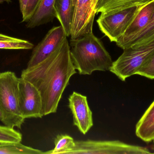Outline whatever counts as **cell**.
Segmentation results:
<instances>
[{
  "label": "cell",
  "instance_id": "cell-19",
  "mask_svg": "<svg viewBox=\"0 0 154 154\" xmlns=\"http://www.w3.org/2000/svg\"><path fill=\"white\" fill-rule=\"evenodd\" d=\"M22 135L14 128L0 125V144L17 143L22 142Z\"/></svg>",
  "mask_w": 154,
  "mask_h": 154
},
{
  "label": "cell",
  "instance_id": "cell-7",
  "mask_svg": "<svg viewBox=\"0 0 154 154\" xmlns=\"http://www.w3.org/2000/svg\"><path fill=\"white\" fill-rule=\"evenodd\" d=\"M98 0H74V13L71 25V39L92 33L96 6Z\"/></svg>",
  "mask_w": 154,
  "mask_h": 154
},
{
  "label": "cell",
  "instance_id": "cell-21",
  "mask_svg": "<svg viewBox=\"0 0 154 154\" xmlns=\"http://www.w3.org/2000/svg\"><path fill=\"white\" fill-rule=\"evenodd\" d=\"M136 75L154 79V53L143 64Z\"/></svg>",
  "mask_w": 154,
  "mask_h": 154
},
{
  "label": "cell",
  "instance_id": "cell-1",
  "mask_svg": "<svg viewBox=\"0 0 154 154\" xmlns=\"http://www.w3.org/2000/svg\"><path fill=\"white\" fill-rule=\"evenodd\" d=\"M76 70L66 38L47 58L22 71L21 77L34 85L40 93L43 116L57 112L63 92Z\"/></svg>",
  "mask_w": 154,
  "mask_h": 154
},
{
  "label": "cell",
  "instance_id": "cell-27",
  "mask_svg": "<svg viewBox=\"0 0 154 154\" xmlns=\"http://www.w3.org/2000/svg\"><path fill=\"white\" fill-rule=\"evenodd\" d=\"M152 150H153V151H154V144L152 146ZM153 153H154V152H153Z\"/></svg>",
  "mask_w": 154,
  "mask_h": 154
},
{
  "label": "cell",
  "instance_id": "cell-25",
  "mask_svg": "<svg viewBox=\"0 0 154 154\" xmlns=\"http://www.w3.org/2000/svg\"><path fill=\"white\" fill-rule=\"evenodd\" d=\"M10 3L11 2V0H0V4L5 2Z\"/></svg>",
  "mask_w": 154,
  "mask_h": 154
},
{
  "label": "cell",
  "instance_id": "cell-16",
  "mask_svg": "<svg viewBox=\"0 0 154 154\" xmlns=\"http://www.w3.org/2000/svg\"><path fill=\"white\" fill-rule=\"evenodd\" d=\"M33 48V44L28 41L0 33V49H31Z\"/></svg>",
  "mask_w": 154,
  "mask_h": 154
},
{
  "label": "cell",
  "instance_id": "cell-20",
  "mask_svg": "<svg viewBox=\"0 0 154 154\" xmlns=\"http://www.w3.org/2000/svg\"><path fill=\"white\" fill-rule=\"evenodd\" d=\"M154 29V13L148 25L143 29L129 42L126 49L130 47H136L141 44L147 35Z\"/></svg>",
  "mask_w": 154,
  "mask_h": 154
},
{
  "label": "cell",
  "instance_id": "cell-23",
  "mask_svg": "<svg viewBox=\"0 0 154 154\" xmlns=\"http://www.w3.org/2000/svg\"><path fill=\"white\" fill-rule=\"evenodd\" d=\"M154 39V29L151 32L149 33V34L147 35V37L145 38L144 40L142 42V43L141 44H139L138 46H141V45H143V44H145V43H147V42H149L151 41L152 40ZM133 48H136V47H133Z\"/></svg>",
  "mask_w": 154,
  "mask_h": 154
},
{
  "label": "cell",
  "instance_id": "cell-14",
  "mask_svg": "<svg viewBox=\"0 0 154 154\" xmlns=\"http://www.w3.org/2000/svg\"><path fill=\"white\" fill-rule=\"evenodd\" d=\"M74 9V0H56L55 10L56 18L60 22L67 37L70 36Z\"/></svg>",
  "mask_w": 154,
  "mask_h": 154
},
{
  "label": "cell",
  "instance_id": "cell-15",
  "mask_svg": "<svg viewBox=\"0 0 154 154\" xmlns=\"http://www.w3.org/2000/svg\"><path fill=\"white\" fill-rule=\"evenodd\" d=\"M151 0H98L97 6V14H109L127 8L138 6Z\"/></svg>",
  "mask_w": 154,
  "mask_h": 154
},
{
  "label": "cell",
  "instance_id": "cell-13",
  "mask_svg": "<svg viewBox=\"0 0 154 154\" xmlns=\"http://www.w3.org/2000/svg\"><path fill=\"white\" fill-rule=\"evenodd\" d=\"M136 135L146 143L154 141V101L137 124Z\"/></svg>",
  "mask_w": 154,
  "mask_h": 154
},
{
  "label": "cell",
  "instance_id": "cell-12",
  "mask_svg": "<svg viewBox=\"0 0 154 154\" xmlns=\"http://www.w3.org/2000/svg\"><path fill=\"white\" fill-rule=\"evenodd\" d=\"M56 0H41L31 19L27 22L28 28H33L52 21L56 18Z\"/></svg>",
  "mask_w": 154,
  "mask_h": 154
},
{
  "label": "cell",
  "instance_id": "cell-3",
  "mask_svg": "<svg viewBox=\"0 0 154 154\" xmlns=\"http://www.w3.org/2000/svg\"><path fill=\"white\" fill-rule=\"evenodd\" d=\"M19 78L11 71L0 72L1 121L6 126L20 129L25 119L19 104Z\"/></svg>",
  "mask_w": 154,
  "mask_h": 154
},
{
  "label": "cell",
  "instance_id": "cell-4",
  "mask_svg": "<svg viewBox=\"0 0 154 154\" xmlns=\"http://www.w3.org/2000/svg\"><path fill=\"white\" fill-rule=\"evenodd\" d=\"M154 53V39L136 48L124 49L122 55L113 61L109 71L119 79L125 81L128 78L136 75L146 61Z\"/></svg>",
  "mask_w": 154,
  "mask_h": 154
},
{
  "label": "cell",
  "instance_id": "cell-8",
  "mask_svg": "<svg viewBox=\"0 0 154 154\" xmlns=\"http://www.w3.org/2000/svg\"><path fill=\"white\" fill-rule=\"evenodd\" d=\"M19 104L24 119L42 118V101L40 93L36 87L23 78H19Z\"/></svg>",
  "mask_w": 154,
  "mask_h": 154
},
{
  "label": "cell",
  "instance_id": "cell-24",
  "mask_svg": "<svg viewBox=\"0 0 154 154\" xmlns=\"http://www.w3.org/2000/svg\"><path fill=\"white\" fill-rule=\"evenodd\" d=\"M19 1L20 3V10L22 14L26 9L29 0H19Z\"/></svg>",
  "mask_w": 154,
  "mask_h": 154
},
{
  "label": "cell",
  "instance_id": "cell-18",
  "mask_svg": "<svg viewBox=\"0 0 154 154\" xmlns=\"http://www.w3.org/2000/svg\"><path fill=\"white\" fill-rule=\"evenodd\" d=\"M44 152L17 143L0 144V154H42Z\"/></svg>",
  "mask_w": 154,
  "mask_h": 154
},
{
  "label": "cell",
  "instance_id": "cell-2",
  "mask_svg": "<svg viewBox=\"0 0 154 154\" xmlns=\"http://www.w3.org/2000/svg\"><path fill=\"white\" fill-rule=\"evenodd\" d=\"M69 46L72 62L81 75L109 71L112 66L113 61L110 54L93 33L71 39Z\"/></svg>",
  "mask_w": 154,
  "mask_h": 154
},
{
  "label": "cell",
  "instance_id": "cell-10",
  "mask_svg": "<svg viewBox=\"0 0 154 154\" xmlns=\"http://www.w3.org/2000/svg\"><path fill=\"white\" fill-rule=\"evenodd\" d=\"M68 100L74 125L82 134H86L93 125L92 111L89 106L87 96L74 91Z\"/></svg>",
  "mask_w": 154,
  "mask_h": 154
},
{
  "label": "cell",
  "instance_id": "cell-5",
  "mask_svg": "<svg viewBox=\"0 0 154 154\" xmlns=\"http://www.w3.org/2000/svg\"><path fill=\"white\" fill-rule=\"evenodd\" d=\"M151 153L146 147L132 145L118 140L75 141V146L67 154H147Z\"/></svg>",
  "mask_w": 154,
  "mask_h": 154
},
{
  "label": "cell",
  "instance_id": "cell-22",
  "mask_svg": "<svg viewBox=\"0 0 154 154\" xmlns=\"http://www.w3.org/2000/svg\"><path fill=\"white\" fill-rule=\"evenodd\" d=\"M41 0H29L26 9L23 14L22 22H28L33 15Z\"/></svg>",
  "mask_w": 154,
  "mask_h": 154
},
{
  "label": "cell",
  "instance_id": "cell-26",
  "mask_svg": "<svg viewBox=\"0 0 154 154\" xmlns=\"http://www.w3.org/2000/svg\"><path fill=\"white\" fill-rule=\"evenodd\" d=\"M2 113H1V110H0V121H1V119H2Z\"/></svg>",
  "mask_w": 154,
  "mask_h": 154
},
{
  "label": "cell",
  "instance_id": "cell-6",
  "mask_svg": "<svg viewBox=\"0 0 154 154\" xmlns=\"http://www.w3.org/2000/svg\"><path fill=\"white\" fill-rule=\"evenodd\" d=\"M142 5L130 7L111 14H100L97 20L100 30L110 42H116L125 33Z\"/></svg>",
  "mask_w": 154,
  "mask_h": 154
},
{
  "label": "cell",
  "instance_id": "cell-9",
  "mask_svg": "<svg viewBox=\"0 0 154 154\" xmlns=\"http://www.w3.org/2000/svg\"><path fill=\"white\" fill-rule=\"evenodd\" d=\"M66 38V33L61 25L51 29L43 39L33 48L27 68H32L47 58L62 44Z\"/></svg>",
  "mask_w": 154,
  "mask_h": 154
},
{
  "label": "cell",
  "instance_id": "cell-11",
  "mask_svg": "<svg viewBox=\"0 0 154 154\" xmlns=\"http://www.w3.org/2000/svg\"><path fill=\"white\" fill-rule=\"evenodd\" d=\"M154 13V0L141 5L123 35L116 42L122 49H126L131 40L150 22Z\"/></svg>",
  "mask_w": 154,
  "mask_h": 154
},
{
  "label": "cell",
  "instance_id": "cell-17",
  "mask_svg": "<svg viewBox=\"0 0 154 154\" xmlns=\"http://www.w3.org/2000/svg\"><path fill=\"white\" fill-rule=\"evenodd\" d=\"M55 147L52 150L45 152L44 154H67L75 146V141L70 136L60 134L55 138Z\"/></svg>",
  "mask_w": 154,
  "mask_h": 154
}]
</instances>
